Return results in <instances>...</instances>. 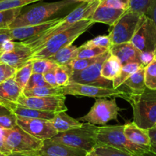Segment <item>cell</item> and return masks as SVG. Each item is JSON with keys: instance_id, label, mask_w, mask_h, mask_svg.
Masks as SVG:
<instances>
[{"instance_id": "obj_4", "label": "cell", "mask_w": 156, "mask_h": 156, "mask_svg": "<svg viewBox=\"0 0 156 156\" xmlns=\"http://www.w3.org/2000/svg\"><path fill=\"white\" fill-rule=\"evenodd\" d=\"M128 102L133 109V122L145 129H150L155 126L156 90L146 87L140 93L130 92Z\"/></svg>"}, {"instance_id": "obj_33", "label": "cell", "mask_w": 156, "mask_h": 156, "mask_svg": "<svg viewBox=\"0 0 156 156\" xmlns=\"http://www.w3.org/2000/svg\"><path fill=\"white\" fill-rule=\"evenodd\" d=\"M33 61V73L44 74L57 67V64L49 59H32Z\"/></svg>"}, {"instance_id": "obj_34", "label": "cell", "mask_w": 156, "mask_h": 156, "mask_svg": "<svg viewBox=\"0 0 156 156\" xmlns=\"http://www.w3.org/2000/svg\"><path fill=\"white\" fill-rule=\"evenodd\" d=\"M99 57L100 56L93 58H78V59H75L67 67L69 68L71 73L82 71V70H85L87 67L91 66L92 64H94V62H96L98 60Z\"/></svg>"}, {"instance_id": "obj_11", "label": "cell", "mask_w": 156, "mask_h": 156, "mask_svg": "<svg viewBox=\"0 0 156 156\" xmlns=\"http://www.w3.org/2000/svg\"><path fill=\"white\" fill-rule=\"evenodd\" d=\"M111 54L109 50L100 55L98 60L85 70L70 75V83L99 86L113 88V81L105 79L101 76V67L105 60Z\"/></svg>"}, {"instance_id": "obj_49", "label": "cell", "mask_w": 156, "mask_h": 156, "mask_svg": "<svg viewBox=\"0 0 156 156\" xmlns=\"http://www.w3.org/2000/svg\"><path fill=\"white\" fill-rule=\"evenodd\" d=\"M149 136L151 139V142L152 144H156V127L149 129Z\"/></svg>"}, {"instance_id": "obj_13", "label": "cell", "mask_w": 156, "mask_h": 156, "mask_svg": "<svg viewBox=\"0 0 156 156\" xmlns=\"http://www.w3.org/2000/svg\"><path fill=\"white\" fill-rule=\"evenodd\" d=\"M66 96H52L44 97H33L21 95L18 101V103L29 108L37 109L42 111L60 113L68 110L66 105Z\"/></svg>"}, {"instance_id": "obj_39", "label": "cell", "mask_w": 156, "mask_h": 156, "mask_svg": "<svg viewBox=\"0 0 156 156\" xmlns=\"http://www.w3.org/2000/svg\"><path fill=\"white\" fill-rule=\"evenodd\" d=\"M85 44L90 47H102V48H106L109 50L112 46V42H111L109 35H102V36L96 37L92 40H90Z\"/></svg>"}, {"instance_id": "obj_55", "label": "cell", "mask_w": 156, "mask_h": 156, "mask_svg": "<svg viewBox=\"0 0 156 156\" xmlns=\"http://www.w3.org/2000/svg\"><path fill=\"white\" fill-rule=\"evenodd\" d=\"M0 156H8V155H6L5 154H4V153H2L0 151Z\"/></svg>"}, {"instance_id": "obj_7", "label": "cell", "mask_w": 156, "mask_h": 156, "mask_svg": "<svg viewBox=\"0 0 156 156\" xmlns=\"http://www.w3.org/2000/svg\"><path fill=\"white\" fill-rule=\"evenodd\" d=\"M3 140L11 153L38 154L44 141L30 136L19 125L11 129H1Z\"/></svg>"}, {"instance_id": "obj_5", "label": "cell", "mask_w": 156, "mask_h": 156, "mask_svg": "<svg viewBox=\"0 0 156 156\" xmlns=\"http://www.w3.org/2000/svg\"><path fill=\"white\" fill-rule=\"evenodd\" d=\"M98 142L99 145H108L133 156H140L151 150V146H143L130 142L124 133V125L99 127Z\"/></svg>"}, {"instance_id": "obj_60", "label": "cell", "mask_w": 156, "mask_h": 156, "mask_svg": "<svg viewBox=\"0 0 156 156\" xmlns=\"http://www.w3.org/2000/svg\"></svg>"}, {"instance_id": "obj_48", "label": "cell", "mask_w": 156, "mask_h": 156, "mask_svg": "<svg viewBox=\"0 0 156 156\" xmlns=\"http://www.w3.org/2000/svg\"><path fill=\"white\" fill-rule=\"evenodd\" d=\"M0 151L2 153H4V154H5L6 155H9V154H12V153L10 152V151H9V150L7 148L5 144L4 140H3L2 136L1 129H0Z\"/></svg>"}, {"instance_id": "obj_31", "label": "cell", "mask_w": 156, "mask_h": 156, "mask_svg": "<svg viewBox=\"0 0 156 156\" xmlns=\"http://www.w3.org/2000/svg\"><path fill=\"white\" fill-rule=\"evenodd\" d=\"M108 49L102 48V47H94L82 44L79 47H78L77 58H93L98 57L107 52Z\"/></svg>"}, {"instance_id": "obj_35", "label": "cell", "mask_w": 156, "mask_h": 156, "mask_svg": "<svg viewBox=\"0 0 156 156\" xmlns=\"http://www.w3.org/2000/svg\"><path fill=\"white\" fill-rule=\"evenodd\" d=\"M145 81L147 88L156 90V60L145 67Z\"/></svg>"}, {"instance_id": "obj_6", "label": "cell", "mask_w": 156, "mask_h": 156, "mask_svg": "<svg viewBox=\"0 0 156 156\" xmlns=\"http://www.w3.org/2000/svg\"><path fill=\"white\" fill-rule=\"evenodd\" d=\"M98 126L88 122H83L82 126L69 131L59 132L52 138L54 142L81 148L87 152L94 151L97 146Z\"/></svg>"}, {"instance_id": "obj_58", "label": "cell", "mask_w": 156, "mask_h": 156, "mask_svg": "<svg viewBox=\"0 0 156 156\" xmlns=\"http://www.w3.org/2000/svg\"><path fill=\"white\" fill-rule=\"evenodd\" d=\"M155 127H156V125H155Z\"/></svg>"}, {"instance_id": "obj_2", "label": "cell", "mask_w": 156, "mask_h": 156, "mask_svg": "<svg viewBox=\"0 0 156 156\" xmlns=\"http://www.w3.org/2000/svg\"><path fill=\"white\" fill-rule=\"evenodd\" d=\"M74 0H61L53 2H44L29 8L24 12H21L16 19L10 25L9 28L36 25L44 23L50 20L54 15H58L62 11L68 9L78 4Z\"/></svg>"}, {"instance_id": "obj_40", "label": "cell", "mask_w": 156, "mask_h": 156, "mask_svg": "<svg viewBox=\"0 0 156 156\" xmlns=\"http://www.w3.org/2000/svg\"><path fill=\"white\" fill-rule=\"evenodd\" d=\"M18 125L17 116L12 113L0 116V129H11Z\"/></svg>"}, {"instance_id": "obj_54", "label": "cell", "mask_w": 156, "mask_h": 156, "mask_svg": "<svg viewBox=\"0 0 156 156\" xmlns=\"http://www.w3.org/2000/svg\"><path fill=\"white\" fill-rule=\"evenodd\" d=\"M86 156H98V155L97 154H96L95 152H94V151H91V152H89V153H88V154H87Z\"/></svg>"}, {"instance_id": "obj_23", "label": "cell", "mask_w": 156, "mask_h": 156, "mask_svg": "<svg viewBox=\"0 0 156 156\" xmlns=\"http://www.w3.org/2000/svg\"><path fill=\"white\" fill-rule=\"evenodd\" d=\"M52 124L55 127L58 132L69 131L73 128L82 126L83 122H81L79 119L71 117L66 113V112L57 113L51 120Z\"/></svg>"}, {"instance_id": "obj_29", "label": "cell", "mask_w": 156, "mask_h": 156, "mask_svg": "<svg viewBox=\"0 0 156 156\" xmlns=\"http://www.w3.org/2000/svg\"><path fill=\"white\" fill-rule=\"evenodd\" d=\"M32 73H33V61L32 60L29 61L23 67L17 70L14 79L16 81L17 84L20 86V87L23 89V90L25 89Z\"/></svg>"}, {"instance_id": "obj_3", "label": "cell", "mask_w": 156, "mask_h": 156, "mask_svg": "<svg viewBox=\"0 0 156 156\" xmlns=\"http://www.w3.org/2000/svg\"><path fill=\"white\" fill-rule=\"evenodd\" d=\"M93 24L91 19H84L73 24L66 30L52 37L47 42L34 51L32 59H47L60 49L73 44V41L86 32ZM31 59V60H32Z\"/></svg>"}, {"instance_id": "obj_56", "label": "cell", "mask_w": 156, "mask_h": 156, "mask_svg": "<svg viewBox=\"0 0 156 156\" xmlns=\"http://www.w3.org/2000/svg\"><path fill=\"white\" fill-rule=\"evenodd\" d=\"M2 50V46H1V47H0V52H1Z\"/></svg>"}, {"instance_id": "obj_17", "label": "cell", "mask_w": 156, "mask_h": 156, "mask_svg": "<svg viewBox=\"0 0 156 156\" xmlns=\"http://www.w3.org/2000/svg\"><path fill=\"white\" fill-rule=\"evenodd\" d=\"M61 20H62V18H53V19L46 21L44 23L36 24V25L24 26V27L15 28L12 29L9 28L12 40L23 41L34 38L35 36H37L45 31L50 29V28L59 24Z\"/></svg>"}, {"instance_id": "obj_50", "label": "cell", "mask_w": 156, "mask_h": 156, "mask_svg": "<svg viewBox=\"0 0 156 156\" xmlns=\"http://www.w3.org/2000/svg\"><path fill=\"white\" fill-rule=\"evenodd\" d=\"M12 113V112L10 110H9L8 108L3 106L2 105H1V104H0V116H2V115L9 114V113Z\"/></svg>"}, {"instance_id": "obj_47", "label": "cell", "mask_w": 156, "mask_h": 156, "mask_svg": "<svg viewBox=\"0 0 156 156\" xmlns=\"http://www.w3.org/2000/svg\"><path fill=\"white\" fill-rule=\"evenodd\" d=\"M146 15L149 16L150 18H152L155 21L156 24V0H154L153 1L152 6H151L150 9H149V12H148V14Z\"/></svg>"}, {"instance_id": "obj_19", "label": "cell", "mask_w": 156, "mask_h": 156, "mask_svg": "<svg viewBox=\"0 0 156 156\" xmlns=\"http://www.w3.org/2000/svg\"><path fill=\"white\" fill-rule=\"evenodd\" d=\"M109 51L111 54L114 55L120 60L122 65L129 63H139L141 64L142 52L138 50L132 42L112 44Z\"/></svg>"}, {"instance_id": "obj_59", "label": "cell", "mask_w": 156, "mask_h": 156, "mask_svg": "<svg viewBox=\"0 0 156 156\" xmlns=\"http://www.w3.org/2000/svg\"><path fill=\"white\" fill-rule=\"evenodd\" d=\"M0 30H1V29H0Z\"/></svg>"}, {"instance_id": "obj_9", "label": "cell", "mask_w": 156, "mask_h": 156, "mask_svg": "<svg viewBox=\"0 0 156 156\" xmlns=\"http://www.w3.org/2000/svg\"><path fill=\"white\" fill-rule=\"evenodd\" d=\"M120 110L121 109L117 104L116 99L98 98L96 99L90 111L78 119L95 125H105L112 119H117Z\"/></svg>"}, {"instance_id": "obj_14", "label": "cell", "mask_w": 156, "mask_h": 156, "mask_svg": "<svg viewBox=\"0 0 156 156\" xmlns=\"http://www.w3.org/2000/svg\"><path fill=\"white\" fill-rule=\"evenodd\" d=\"M17 123L30 136L43 141L52 139L59 133L51 121L47 119H30L17 116Z\"/></svg>"}, {"instance_id": "obj_15", "label": "cell", "mask_w": 156, "mask_h": 156, "mask_svg": "<svg viewBox=\"0 0 156 156\" xmlns=\"http://www.w3.org/2000/svg\"><path fill=\"white\" fill-rule=\"evenodd\" d=\"M33 54V49L28 44L18 41L12 50L0 52V63L9 64L18 70L32 59Z\"/></svg>"}, {"instance_id": "obj_32", "label": "cell", "mask_w": 156, "mask_h": 156, "mask_svg": "<svg viewBox=\"0 0 156 156\" xmlns=\"http://www.w3.org/2000/svg\"><path fill=\"white\" fill-rule=\"evenodd\" d=\"M154 0H129L127 11L136 12L146 15L150 9Z\"/></svg>"}, {"instance_id": "obj_52", "label": "cell", "mask_w": 156, "mask_h": 156, "mask_svg": "<svg viewBox=\"0 0 156 156\" xmlns=\"http://www.w3.org/2000/svg\"><path fill=\"white\" fill-rule=\"evenodd\" d=\"M74 1L77 2H94L95 0H74Z\"/></svg>"}, {"instance_id": "obj_16", "label": "cell", "mask_w": 156, "mask_h": 156, "mask_svg": "<svg viewBox=\"0 0 156 156\" xmlns=\"http://www.w3.org/2000/svg\"><path fill=\"white\" fill-rule=\"evenodd\" d=\"M88 153L83 149L54 142L51 139L44 140L39 151L41 156H86Z\"/></svg>"}, {"instance_id": "obj_53", "label": "cell", "mask_w": 156, "mask_h": 156, "mask_svg": "<svg viewBox=\"0 0 156 156\" xmlns=\"http://www.w3.org/2000/svg\"><path fill=\"white\" fill-rule=\"evenodd\" d=\"M151 149L156 153V144H151Z\"/></svg>"}, {"instance_id": "obj_10", "label": "cell", "mask_w": 156, "mask_h": 156, "mask_svg": "<svg viewBox=\"0 0 156 156\" xmlns=\"http://www.w3.org/2000/svg\"><path fill=\"white\" fill-rule=\"evenodd\" d=\"M143 17V15L138 12L126 11L108 35L112 44L130 42Z\"/></svg>"}, {"instance_id": "obj_21", "label": "cell", "mask_w": 156, "mask_h": 156, "mask_svg": "<svg viewBox=\"0 0 156 156\" xmlns=\"http://www.w3.org/2000/svg\"><path fill=\"white\" fill-rule=\"evenodd\" d=\"M124 133L133 143L143 146H151L152 142L149 129L140 128L135 122H129L124 125Z\"/></svg>"}, {"instance_id": "obj_12", "label": "cell", "mask_w": 156, "mask_h": 156, "mask_svg": "<svg viewBox=\"0 0 156 156\" xmlns=\"http://www.w3.org/2000/svg\"><path fill=\"white\" fill-rule=\"evenodd\" d=\"M130 42L141 52H155L156 24L147 15H143Z\"/></svg>"}, {"instance_id": "obj_26", "label": "cell", "mask_w": 156, "mask_h": 156, "mask_svg": "<svg viewBox=\"0 0 156 156\" xmlns=\"http://www.w3.org/2000/svg\"><path fill=\"white\" fill-rule=\"evenodd\" d=\"M123 85L130 90L133 93H140L146 89L145 81V67H141L131 75L124 82Z\"/></svg>"}, {"instance_id": "obj_27", "label": "cell", "mask_w": 156, "mask_h": 156, "mask_svg": "<svg viewBox=\"0 0 156 156\" xmlns=\"http://www.w3.org/2000/svg\"><path fill=\"white\" fill-rule=\"evenodd\" d=\"M23 95L25 96H33V97H44V96H60L64 95L62 87H41L32 89H24L23 90Z\"/></svg>"}, {"instance_id": "obj_36", "label": "cell", "mask_w": 156, "mask_h": 156, "mask_svg": "<svg viewBox=\"0 0 156 156\" xmlns=\"http://www.w3.org/2000/svg\"><path fill=\"white\" fill-rule=\"evenodd\" d=\"M70 74L71 72L67 66L57 65L55 69V75L58 87H63L69 85L70 83Z\"/></svg>"}, {"instance_id": "obj_37", "label": "cell", "mask_w": 156, "mask_h": 156, "mask_svg": "<svg viewBox=\"0 0 156 156\" xmlns=\"http://www.w3.org/2000/svg\"><path fill=\"white\" fill-rule=\"evenodd\" d=\"M93 151H94L98 156H133L113 147L99 144L95 147Z\"/></svg>"}, {"instance_id": "obj_51", "label": "cell", "mask_w": 156, "mask_h": 156, "mask_svg": "<svg viewBox=\"0 0 156 156\" xmlns=\"http://www.w3.org/2000/svg\"><path fill=\"white\" fill-rule=\"evenodd\" d=\"M8 156H41L38 154H24V153H12Z\"/></svg>"}, {"instance_id": "obj_41", "label": "cell", "mask_w": 156, "mask_h": 156, "mask_svg": "<svg viewBox=\"0 0 156 156\" xmlns=\"http://www.w3.org/2000/svg\"><path fill=\"white\" fill-rule=\"evenodd\" d=\"M49 84L46 82L44 74L41 73H32L31 76L27 82L25 89H32L35 87H49Z\"/></svg>"}, {"instance_id": "obj_38", "label": "cell", "mask_w": 156, "mask_h": 156, "mask_svg": "<svg viewBox=\"0 0 156 156\" xmlns=\"http://www.w3.org/2000/svg\"><path fill=\"white\" fill-rule=\"evenodd\" d=\"M42 0H0V11L23 8L27 5Z\"/></svg>"}, {"instance_id": "obj_20", "label": "cell", "mask_w": 156, "mask_h": 156, "mask_svg": "<svg viewBox=\"0 0 156 156\" xmlns=\"http://www.w3.org/2000/svg\"><path fill=\"white\" fill-rule=\"evenodd\" d=\"M126 12L123 9H115L99 5L90 19L94 23H103L114 26Z\"/></svg>"}, {"instance_id": "obj_24", "label": "cell", "mask_w": 156, "mask_h": 156, "mask_svg": "<svg viewBox=\"0 0 156 156\" xmlns=\"http://www.w3.org/2000/svg\"><path fill=\"white\" fill-rule=\"evenodd\" d=\"M122 64L116 56L110 54L104 62L101 67V76L105 79L113 81L120 73Z\"/></svg>"}, {"instance_id": "obj_45", "label": "cell", "mask_w": 156, "mask_h": 156, "mask_svg": "<svg viewBox=\"0 0 156 156\" xmlns=\"http://www.w3.org/2000/svg\"><path fill=\"white\" fill-rule=\"evenodd\" d=\"M155 59V52H142L141 64L143 67H146Z\"/></svg>"}, {"instance_id": "obj_57", "label": "cell", "mask_w": 156, "mask_h": 156, "mask_svg": "<svg viewBox=\"0 0 156 156\" xmlns=\"http://www.w3.org/2000/svg\"><path fill=\"white\" fill-rule=\"evenodd\" d=\"M155 59L156 60V50H155Z\"/></svg>"}, {"instance_id": "obj_43", "label": "cell", "mask_w": 156, "mask_h": 156, "mask_svg": "<svg viewBox=\"0 0 156 156\" xmlns=\"http://www.w3.org/2000/svg\"><path fill=\"white\" fill-rule=\"evenodd\" d=\"M100 5L127 11L129 7V0H101Z\"/></svg>"}, {"instance_id": "obj_1", "label": "cell", "mask_w": 156, "mask_h": 156, "mask_svg": "<svg viewBox=\"0 0 156 156\" xmlns=\"http://www.w3.org/2000/svg\"><path fill=\"white\" fill-rule=\"evenodd\" d=\"M100 3L101 0H95L91 2L80 3L66 16L62 18L59 24L50 28L37 36L23 41V42L28 44L34 51L36 49L45 44L52 37L66 30L78 21L84 19H90Z\"/></svg>"}, {"instance_id": "obj_30", "label": "cell", "mask_w": 156, "mask_h": 156, "mask_svg": "<svg viewBox=\"0 0 156 156\" xmlns=\"http://www.w3.org/2000/svg\"><path fill=\"white\" fill-rule=\"evenodd\" d=\"M22 8L0 11V29L9 28L11 24L21 13Z\"/></svg>"}, {"instance_id": "obj_46", "label": "cell", "mask_w": 156, "mask_h": 156, "mask_svg": "<svg viewBox=\"0 0 156 156\" xmlns=\"http://www.w3.org/2000/svg\"><path fill=\"white\" fill-rule=\"evenodd\" d=\"M8 41H13L10 33V29H1L0 30V47Z\"/></svg>"}, {"instance_id": "obj_42", "label": "cell", "mask_w": 156, "mask_h": 156, "mask_svg": "<svg viewBox=\"0 0 156 156\" xmlns=\"http://www.w3.org/2000/svg\"><path fill=\"white\" fill-rule=\"evenodd\" d=\"M17 69L9 64L0 63V84L13 78L16 73Z\"/></svg>"}, {"instance_id": "obj_44", "label": "cell", "mask_w": 156, "mask_h": 156, "mask_svg": "<svg viewBox=\"0 0 156 156\" xmlns=\"http://www.w3.org/2000/svg\"><path fill=\"white\" fill-rule=\"evenodd\" d=\"M55 69L50 70V71H48V72H47V73H44V79H45L46 82H47V84L50 86V87H57L58 84H57V82H56V75H55Z\"/></svg>"}, {"instance_id": "obj_28", "label": "cell", "mask_w": 156, "mask_h": 156, "mask_svg": "<svg viewBox=\"0 0 156 156\" xmlns=\"http://www.w3.org/2000/svg\"><path fill=\"white\" fill-rule=\"evenodd\" d=\"M141 67H143L139 63H129L123 65L119 75L113 80V88H120L131 75L133 74Z\"/></svg>"}, {"instance_id": "obj_25", "label": "cell", "mask_w": 156, "mask_h": 156, "mask_svg": "<svg viewBox=\"0 0 156 156\" xmlns=\"http://www.w3.org/2000/svg\"><path fill=\"white\" fill-rule=\"evenodd\" d=\"M77 52L78 47L71 44L68 47L60 49L54 55L47 59L59 66H68L72 61L77 58Z\"/></svg>"}, {"instance_id": "obj_22", "label": "cell", "mask_w": 156, "mask_h": 156, "mask_svg": "<svg viewBox=\"0 0 156 156\" xmlns=\"http://www.w3.org/2000/svg\"><path fill=\"white\" fill-rule=\"evenodd\" d=\"M12 112L15 113L16 116L24 118H30V119H47L51 121L55 117L57 113H52V112L42 111V110H37V109L29 108L24 106L20 104H16L12 109Z\"/></svg>"}, {"instance_id": "obj_18", "label": "cell", "mask_w": 156, "mask_h": 156, "mask_svg": "<svg viewBox=\"0 0 156 156\" xmlns=\"http://www.w3.org/2000/svg\"><path fill=\"white\" fill-rule=\"evenodd\" d=\"M23 89L11 78L0 84V104L12 111V109L18 104L20 96L22 95Z\"/></svg>"}, {"instance_id": "obj_8", "label": "cell", "mask_w": 156, "mask_h": 156, "mask_svg": "<svg viewBox=\"0 0 156 156\" xmlns=\"http://www.w3.org/2000/svg\"><path fill=\"white\" fill-rule=\"evenodd\" d=\"M63 94L73 95V96H83L93 98H108L115 97L122 98L128 101L130 92H126L123 90L108 87H99V86L88 85V84L69 83L66 87H62Z\"/></svg>"}]
</instances>
